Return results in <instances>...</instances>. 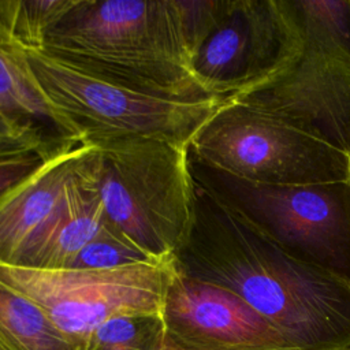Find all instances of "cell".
<instances>
[{"mask_svg": "<svg viewBox=\"0 0 350 350\" xmlns=\"http://www.w3.org/2000/svg\"><path fill=\"white\" fill-rule=\"evenodd\" d=\"M174 260L180 275L242 298L298 350H350V280L290 256L197 183Z\"/></svg>", "mask_w": 350, "mask_h": 350, "instance_id": "cell-1", "label": "cell"}, {"mask_svg": "<svg viewBox=\"0 0 350 350\" xmlns=\"http://www.w3.org/2000/svg\"><path fill=\"white\" fill-rule=\"evenodd\" d=\"M42 51L139 93L185 101L219 98L193 71L176 0H78Z\"/></svg>", "mask_w": 350, "mask_h": 350, "instance_id": "cell-2", "label": "cell"}, {"mask_svg": "<svg viewBox=\"0 0 350 350\" xmlns=\"http://www.w3.org/2000/svg\"><path fill=\"white\" fill-rule=\"evenodd\" d=\"M298 45L264 83L230 97L350 156V0H284Z\"/></svg>", "mask_w": 350, "mask_h": 350, "instance_id": "cell-3", "label": "cell"}, {"mask_svg": "<svg viewBox=\"0 0 350 350\" xmlns=\"http://www.w3.org/2000/svg\"><path fill=\"white\" fill-rule=\"evenodd\" d=\"M89 145L88 168L108 226L150 258L174 260L194 212L189 148L141 137Z\"/></svg>", "mask_w": 350, "mask_h": 350, "instance_id": "cell-4", "label": "cell"}, {"mask_svg": "<svg viewBox=\"0 0 350 350\" xmlns=\"http://www.w3.org/2000/svg\"><path fill=\"white\" fill-rule=\"evenodd\" d=\"M4 51L56 115L63 135L81 144L141 137L190 148L228 100L156 97L85 74L44 51Z\"/></svg>", "mask_w": 350, "mask_h": 350, "instance_id": "cell-5", "label": "cell"}, {"mask_svg": "<svg viewBox=\"0 0 350 350\" xmlns=\"http://www.w3.org/2000/svg\"><path fill=\"white\" fill-rule=\"evenodd\" d=\"M194 182L290 256L350 280V180L264 185L190 152Z\"/></svg>", "mask_w": 350, "mask_h": 350, "instance_id": "cell-6", "label": "cell"}, {"mask_svg": "<svg viewBox=\"0 0 350 350\" xmlns=\"http://www.w3.org/2000/svg\"><path fill=\"white\" fill-rule=\"evenodd\" d=\"M189 152L235 176L264 185L350 180V156L231 98L200 129Z\"/></svg>", "mask_w": 350, "mask_h": 350, "instance_id": "cell-7", "label": "cell"}, {"mask_svg": "<svg viewBox=\"0 0 350 350\" xmlns=\"http://www.w3.org/2000/svg\"><path fill=\"white\" fill-rule=\"evenodd\" d=\"M175 260L108 269H42L0 262V284L37 305L72 345L111 317L163 312Z\"/></svg>", "mask_w": 350, "mask_h": 350, "instance_id": "cell-8", "label": "cell"}, {"mask_svg": "<svg viewBox=\"0 0 350 350\" xmlns=\"http://www.w3.org/2000/svg\"><path fill=\"white\" fill-rule=\"evenodd\" d=\"M297 45L298 31L284 0H232L191 66L211 96L230 98L268 81Z\"/></svg>", "mask_w": 350, "mask_h": 350, "instance_id": "cell-9", "label": "cell"}, {"mask_svg": "<svg viewBox=\"0 0 350 350\" xmlns=\"http://www.w3.org/2000/svg\"><path fill=\"white\" fill-rule=\"evenodd\" d=\"M163 317L167 350H298L234 293L179 272Z\"/></svg>", "mask_w": 350, "mask_h": 350, "instance_id": "cell-10", "label": "cell"}, {"mask_svg": "<svg viewBox=\"0 0 350 350\" xmlns=\"http://www.w3.org/2000/svg\"><path fill=\"white\" fill-rule=\"evenodd\" d=\"M88 144L67 142L46 157L41 168L0 200V262L16 264L42 228L77 175Z\"/></svg>", "mask_w": 350, "mask_h": 350, "instance_id": "cell-11", "label": "cell"}, {"mask_svg": "<svg viewBox=\"0 0 350 350\" xmlns=\"http://www.w3.org/2000/svg\"><path fill=\"white\" fill-rule=\"evenodd\" d=\"M89 152L90 145L62 202L14 265L42 269L70 268L78 253L107 227L104 206L88 168Z\"/></svg>", "mask_w": 350, "mask_h": 350, "instance_id": "cell-12", "label": "cell"}, {"mask_svg": "<svg viewBox=\"0 0 350 350\" xmlns=\"http://www.w3.org/2000/svg\"><path fill=\"white\" fill-rule=\"evenodd\" d=\"M0 350H75L31 301L0 284Z\"/></svg>", "mask_w": 350, "mask_h": 350, "instance_id": "cell-13", "label": "cell"}, {"mask_svg": "<svg viewBox=\"0 0 350 350\" xmlns=\"http://www.w3.org/2000/svg\"><path fill=\"white\" fill-rule=\"evenodd\" d=\"M78 0H0V48L42 51L52 29Z\"/></svg>", "mask_w": 350, "mask_h": 350, "instance_id": "cell-14", "label": "cell"}, {"mask_svg": "<svg viewBox=\"0 0 350 350\" xmlns=\"http://www.w3.org/2000/svg\"><path fill=\"white\" fill-rule=\"evenodd\" d=\"M163 312L124 313L94 328L75 350H165Z\"/></svg>", "mask_w": 350, "mask_h": 350, "instance_id": "cell-15", "label": "cell"}, {"mask_svg": "<svg viewBox=\"0 0 350 350\" xmlns=\"http://www.w3.org/2000/svg\"><path fill=\"white\" fill-rule=\"evenodd\" d=\"M146 261L159 260L146 256L107 224V227L78 253L70 268L108 269Z\"/></svg>", "mask_w": 350, "mask_h": 350, "instance_id": "cell-16", "label": "cell"}, {"mask_svg": "<svg viewBox=\"0 0 350 350\" xmlns=\"http://www.w3.org/2000/svg\"><path fill=\"white\" fill-rule=\"evenodd\" d=\"M232 0H176L180 30L193 60L204 40L230 10Z\"/></svg>", "mask_w": 350, "mask_h": 350, "instance_id": "cell-17", "label": "cell"}, {"mask_svg": "<svg viewBox=\"0 0 350 350\" xmlns=\"http://www.w3.org/2000/svg\"><path fill=\"white\" fill-rule=\"evenodd\" d=\"M66 145V144H64ZM57 150V149H56ZM55 152V150H53ZM53 152H29L0 160V200L37 172Z\"/></svg>", "mask_w": 350, "mask_h": 350, "instance_id": "cell-18", "label": "cell"}, {"mask_svg": "<svg viewBox=\"0 0 350 350\" xmlns=\"http://www.w3.org/2000/svg\"><path fill=\"white\" fill-rule=\"evenodd\" d=\"M0 139H21V141H34L49 145H59L68 139H60L49 135L42 129L23 123L3 111H0Z\"/></svg>", "mask_w": 350, "mask_h": 350, "instance_id": "cell-19", "label": "cell"}, {"mask_svg": "<svg viewBox=\"0 0 350 350\" xmlns=\"http://www.w3.org/2000/svg\"><path fill=\"white\" fill-rule=\"evenodd\" d=\"M63 144L49 145L34 141H21V139H0V160L7 157H14L25 154L29 152H53L59 149Z\"/></svg>", "mask_w": 350, "mask_h": 350, "instance_id": "cell-20", "label": "cell"}, {"mask_svg": "<svg viewBox=\"0 0 350 350\" xmlns=\"http://www.w3.org/2000/svg\"><path fill=\"white\" fill-rule=\"evenodd\" d=\"M165 350H167V347H165Z\"/></svg>", "mask_w": 350, "mask_h": 350, "instance_id": "cell-21", "label": "cell"}]
</instances>
